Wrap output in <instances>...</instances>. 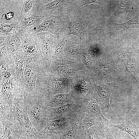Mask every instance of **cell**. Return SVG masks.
Segmentation results:
<instances>
[{
    "instance_id": "6da1fadb",
    "label": "cell",
    "mask_w": 139,
    "mask_h": 139,
    "mask_svg": "<svg viewBox=\"0 0 139 139\" xmlns=\"http://www.w3.org/2000/svg\"><path fill=\"white\" fill-rule=\"evenodd\" d=\"M26 65L17 84L24 96L27 104L47 95L48 74L47 62L39 50L36 57L26 58Z\"/></svg>"
},
{
    "instance_id": "7a4b0ae2",
    "label": "cell",
    "mask_w": 139,
    "mask_h": 139,
    "mask_svg": "<svg viewBox=\"0 0 139 139\" xmlns=\"http://www.w3.org/2000/svg\"><path fill=\"white\" fill-rule=\"evenodd\" d=\"M87 6L81 7L77 5L66 13L71 19L67 27L69 30V35H76L79 37L80 41L84 43L89 40L87 29L92 18Z\"/></svg>"
},
{
    "instance_id": "3957f363",
    "label": "cell",
    "mask_w": 139,
    "mask_h": 139,
    "mask_svg": "<svg viewBox=\"0 0 139 139\" xmlns=\"http://www.w3.org/2000/svg\"><path fill=\"white\" fill-rule=\"evenodd\" d=\"M63 12L57 11L44 22L30 30L24 31L34 34L40 32H46L57 37L69 33L63 20Z\"/></svg>"
},
{
    "instance_id": "277c9868",
    "label": "cell",
    "mask_w": 139,
    "mask_h": 139,
    "mask_svg": "<svg viewBox=\"0 0 139 139\" xmlns=\"http://www.w3.org/2000/svg\"><path fill=\"white\" fill-rule=\"evenodd\" d=\"M45 98H40L27 104V113L29 119L39 132L45 128L49 121L45 114L46 108Z\"/></svg>"
},
{
    "instance_id": "5b68a950",
    "label": "cell",
    "mask_w": 139,
    "mask_h": 139,
    "mask_svg": "<svg viewBox=\"0 0 139 139\" xmlns=\"http://www.w3.org/2000/svg\"><path fill=\"white\" fill-rule=\"evenodd\" d=\"M24 0H0V22L6 24L20 22Z\"/></svg>"
},
{
    "instance_id": "8992f818",
    "label": "cell",
    "mask_w": 139,
    "mask_h": 139,
    "mask_svg": "<svg viewBox=\"0 0 139 139\" xmlns=\"http://www.w3.org/2000/svg\"><path fill=\"white\" fill-rule=\"evenodd\" d=\"M81 113L69 112L59 119L49 121L45 128L40 132L41 133H56L60 136L72 127Z\"/></svg>"
},
{
    "instance_id": "52a82bcc",
    "label": "cell",
    "mask_w": 139,
    "mask_h": 139,
    "mask_svg": "<svg viewBox=\"0 0 139 139\" xmlns=\"http://www.w3.org/2000/svg\"><path fill=\"white\" fill-rule=\"evenodd\" d=\"M81 101V110L82 112L95 116L100 120L103 125L110 127L112 123L102 114L101 110L102 104L95 93L86 95Z\"/></svg>"
},
{
    "instance_id": "ba28073f",
    "label": "cell",
    "mask_w": 139,
    "mask_h": 139,
    "mask_svg": "<svg viewBox=\"0 0 139 139\" xmlns=\"http://www.w3.org/2000/svg\"><path fill=\"white\" fill-rule=\"evenodd\" d=\"M81 100L74 97L70 101L62 106L46 108L45 114L49 121L59 119L68 112H82L81 110Z\"/></svg>"
},
{
    "instance_id": "9c48e42d",
    "label": "cell",
    "mask_w": 139,
    "mask_h": 139,
    "mask_svg": "<svg viewBox=\"0 0 139 139\" xmlns=\"http://www.w3.org/2000/svg\"><path fill=\"white\" fill-rule=\"evenodd\" d=\"M38 50L47 63L51 59L53 46L57 37L46 32H40L34 34Z\"/></svg>"
},
{
    "instance_id": "30bf717a",
    "label": "cell",
    "mask_w": 139,
    "mask_h": 139,
    "mask_svg": "<svg viewBox=\"0 0 139 139\" xmlns=\"http://www.w3.org/2000/svg\"><path fill=\"white\" fill-rule=\"evenodd\" d=\"M11 117L17 119L21 124L28 117L26 102L23 93L17 84L13 99Z\"/></svg>"
},
{
    "instance_id": "8fae6325",
    "label": "cell",
    "mask_w": 139,
    "mask_h": 139,
    "mask_svg": "<svg viewBox=\"0 0 139 139\" xmlns=\"http://www.w3.org/2000/svg\"><path fill=\"white\" fill-rule=\"evenodd\" d=\"M55 11L51 10L36 11L20 21L18 26V30L25 31L32 29L45 21Z\"/></svg>"
},
{
    "instance_id": "7c38bea8",
    "label": "cell",
    "mask_w": 139,
    "mask_h": 139,
    "mask_svg": "<svg viewBox=\"0 0 139 139\" xmlns=\"http://www.w3.org/2000/svg\"><path fill=\"white\" fill-rule=\"evenodd\" d=\"M0 79V100L7 102L11 110L16 88L17 76L13 75L8 77H2Z\"/></svg>"
},
{
    "instance_id": "4fadbf2b",
    "label": "cell",
    "mask_w": 139,
    "mask_h": 139,
    "mask_svg": "<svg viewBox=\"0 0 139 139\" xmlns=\"http://www.w3.org/2000/svg\"><path fill=\"white\" fill-rule=\"evenodd\" d=\"M25 58H34L37 55L38 49L35 40L34 34L28 32L18 31Z\"/></svg>"
},
{
    "instance_id": "5bb4252c",
    "label": "cell",
    "mask_w": 139,
    "mask_h": 139,
    "mask_svg": "<svg viewBox=\"0 0 139 139\" xmlns=\"http://www.w3.org/2000/svg\"><path fill=\"white\" fill-rule=\"evenodd\" d=\"M77 5V0H54L39 7L37 11L48 10L56 11H60L64 13H66L73 7Z\"/></svg>"
},
{
    "instance_id": "9a60e30c",
    "label": "cell",
    "mask_w": 139,
    "mask_h": 139,
    "mask_svg": "<svg viewBox=\"0 0 139 139\" xmlns=\"http://www.w3.org/2000/svg\"><path fill=\"white\" fill-rule=\"evenodd\" d=\"M72 94L59 93L51 95L47 94L45 99L46 108L56 107L62 106L71 101L74 97Z\"/></svg>"
},
{
    "instance_id": "2e32d148",
    "label": "cell",
    "mask_w": 139,
    "mask_h": 139,
    "mask_svg": "<svg viewBox=\"0 0 139 139\" xmlns=\"http://www.w3.org/2000/svg\"><path fill=\"white\" fill-rule=\"evenodd\" d=\"M42 0H24L19 18L20 21L33 14L37 11L41 6L51 1Z\"/></svg>"
},
{
    "instance_id": "e0dca14e",
    "label": "cell",
    "mask_w": 139,
    "mask_h": 139,
    "mask_svg": "<svg viewBox=\"0 0 139 139\" xmlns=\"http://www.w3.org/2000/svg\"><path fill=\"white\" fill-rule=\"evenodd\" d=\"M110 127L120 129L129 134L134 139H139V133L131 120L128 109L125 120L123 122L118 124L112 123L110 124Z\"/></svg>"
},
{
    "instance_id": "ac0fdd59",
    "label": "cell",
    "mask_w": 139,
    "mask_h": 139,
    "mask_svg": "<svg viewBox=\"0 0 139 139\" xmlns=\"http://www.w3.org/2000/svg\"><path fill=\"white\" fill-rule=\"evenodd\" d=\"M2 124L5 133L8 139H19L20 124L17 119L11 117L10 120L5 124Z\"/></svg>"
},
{
    "instance_id": "d6986e66",
    "label": "cell",
    "mask_w": 139,
    "mask_h": 139,
    "mask_svg": "<svg viewBox=\"0 0 139 139\" xmlns=\"http://www.w3.org/2000/svg\"><path fill=\"white\" fill-rule=\"evenodd\" d=\"M50 76L47 79V91L48 94L53 95L66 92L68 89L66 88L60 79L56 76Z\"/></svg>"
},
{
    "instance_id": "ffe728a7",
    "label": "cell",
    "mask_w": 139,
    "mask_h": 139,
    "mask_svg": "<svg viewBox=\"0 0 139 139\" xmlns=\"http://www.w3.org/2000/svg\"><path fill=\"white\" fill-rule=\"evenodd\" d=\"M20 136L28 138H39L40 135L30 120L28 116L20 125Z\"/></svg>"
},
{
    "instance_id": "44dd1931",
    "label": "cell",
    "mask_w": 139,
    "mask_h": 139,
    "mask_svg": "<svg viewBox=\"0 0 139 139\" xmlns=\"http://www.w3.org/2000/svg\"><path fill=\"white\" fill-rule=\"evenodd\" d=\"M102 124L100 120L96 117L86 113L85 117L80 125L77 134L84 133L91 127Z\"/></svg>"
},
{
    "instance_id": "7402d4cb",
    "label": "cell",
    "mask_w": 139,
    "mask_h": 139,
    "mask_svg": "<svg viewBox=\"0 0 139 139\" xmlns=\"http://www.w3.org/2000/svg\"><path fill=\"white\" fill-rule=\"evenodd\" d=\"M16 68L17 78L22 74L25 67V55L23 49L12 54Z\"/></svg>"
},
{
    "instance_id": "603a6c76",
    "label": "cell",
    "mask_w": 139,
    "mask_h": 139,
    "mask_svg": "<svg viewBox=\"0 0 139 139\" xmlns=\"http://www.w3.org/2000/svg\"><path fill=\"white\" fill-rule=\"evenodd\" d=\"M69 36L68 33L57 37L53 47L51 59L57 58L62 55L63 49Z\"/></svg>"
},
{
    "instance_id": "cb8c5ba5",
    "label": "cell",
    "mask_w": 139,
    "mask_h": 139,
    "mask_svg": "<svg viewBox=\"0 0 139 139\" xmlns=\"http://www.w3.org/2000/svg\"><path fill=\"white\" fill-rule=\"evenodd\" d=\"M86 139H105V126L102 124L93 126L85 133Z\"/></svg>"
},
{
    "instance_id": "d4e9b609",
    "label": "cell",
    "mask_w": 139,
    "mask_h": 139,
    "mask_svg": "<svg viewBox=\"0 0 139 139\" xmlns=\"http://www.w3.org/2000/svg\"><path fill=\"white\" fill-rule=\"evenodd\" d=\"M6 47L8 52L12 54L15 52L23 49L21 39L18 31L9 37Z\"/></svg>"
},
{
    "instance_id": "484cf974",
    "label": "cell",
    "mask_w": 139,
    "mask_h": 139,
    "mask_svg": "<svg viewBox=\"0 0 139 139\" xmlns=\"http://www.w3.org/2000/svg\"><path fill=\"white\" fill-rule=\"evenodd\" d=\"M86 113L82 112L79 115L78 118L74 124L67 132L60 136L59 139H76L80 125L85 117Z\"/></svg>"
},
{
    "instance_id": "4316f807",
    "label": "cell",
    "mask_w": 139,
    "mask_h": 139,
    "mask_svg": "<svg viewBox=\"0 0 139 139\" xmlns=\"http://www.w3.org/2000/svg\"><path fill=\"white\" fill-rule=\"evenodd\" d=\"M19 23L18 22L6 24L0 22V38L7 37L16 33Z\"/></svg>"
},
{
    "instance_id": "83f0119b",
    "label": "cell",
    "mask_w": 139,
    "mask_h": 139,
    "mask_svg": "<svg viewBox=\"0 0 139 139\" xmlns=\"http://www.w3.org/2000/svg\"><path fill=\"white\" fill-rule=\"evenodd\" d=\"M85 43L80 41L75 42L66 41L65 45V52L66 54L71 56H76L80 53L81 48Z\"/></svg>"
},
{
    "instance_id": "f1b7e54d",
    "label": "cell",
    "mask_w": 139,
    "mask_h": 139,
    "mask_svg": "<svg viewBox=\"0 0 139 139\" xmlns=\"http://www.w3.org/2000/svg\"><path fill=\"white\" fill-rule=\"evenodd\" d=\"M114 27L116 30L124 32L126 30L133 28H139V15L135 16L126 22L120 23H115Z\"/></svg>"
},
{
    "instance_id": "f546056e",
    "label": "cell",
    "mask_w": 139,
    "mask_h": 139,
    "mask_svg": "<svg viewBox=\"0 0 139 139\" xmlns=\"http://www.w3.org/2000/svg\"><path fill=\"white\" fill-rule=\"evenodd\" d=\"M129 5L127 1L121 3L117 9L107 20V22L110 23H116L120 16L127 10Z\"/></svg>"
},
{
    "instance_id": "4dcf8cb0",
    "label": "cell",
    "mask_w": 139,
    "mask_h": 139,
    "mask_svg": "<svg viewBox=\"0 0 139 139\" xmlns=\"http://www.w3.org/2000/svg\"><path fill=\"white\" fill-rule=\"evenodd\" d=\"M0 122L4 124L11 119V111L9 104L6 102L0 100Z\"/></svg>"
},
{
    "instance_id": "1f68e13d",
    "label": "cell",
    "mask_w": 139,
    "mask_h": 139,
    "mask_svg": "<svg viewBox=\"0 0 139 139\" xmlns=\"http://www.w3.org/2000/svg\"><path fill=\"white\" fill-rule=\"evenodd\" d=\"M73 90L77 95H83L89 92L90 89L88 84L85 82L82 81L75 84Z\"/></svg>"
},
{
    "instance_id": "d6a6232c",
    "label": "cell",
    "mask_w": 139,
    "mask_h": 139,
    "mask_svg": "<svg viewBox=\"0 0 139 139\" xmlns=\"http://www.w3.org/2000/svg\"><path fill=\"white\" fill-rule=\"evenodd\" d=\"M40 133L39 139H59L60 138V136L56 133Z\"/></svg>"
},
{
    "instance_id": "836d02e7",
    "label": "cell",
    "mask_w": 139,
    "mask_h": 139,
    "mask_svg": "<svg viewBox=\"0 0 139 139\" xmlns=\"http://www.w3.org/2000/svg\"><path fill=\"white\" fill-rule=\"evenodd\" d=\"M93 3L98 4L101 5V1L100 0H77V4L78 6L82 7L85 5L88 6Z\"/></svg>"
},
{
    "instance_id": "e575fe53",
    "label": "cell",
    "mask_w": 139,
    "mask_h": 139,
    "mask_svg": "<svg viewBox=\"0 0 139 139\" xmlns=\"http://www.w3.org/2000/svg\"><path fill=\"white\" fill-rule=\"evenodd\" d=\"M105 127V139H115L112 135L110 129V128L108 126Z\"/></svg>"
},
{
    "instance_id": "d590c367",
    "label": "cell",
    "mask_w": 139,
    "mask_h": 139,
    "mask_svg": "<svg viewBox=\"0 0 139 139\" xmlns=\"http://www.w3.org/2000/svg\"><path fill=\"white\" fill-rule=\"evenodd\" d=\"M0 126V139H8L5 133L3 125L1 122Z\"/></svg>"
},
{
    "instance_id": "8d00e7d4",
    "label": "cell",
    "mask_w": 139,
    "mask_h": 139,
    "mask_svg": "<svg viewBox=\"0 0 139 139\" xmlns=\"http://www.w3.org/2000/svg\"><path fill=\"white\" fill-rule=\"evenodd\" d=\"M76 139H86L85 135V133L80 134H77L76 136Z\"/></svg>"
},
{
    "instance_id": "74e56055",
    "label": "cell",
    "mask_w": 139,
    "mask_h": 139,
    "mask_svg": "<svg viewBox=\"0 0 139 139\" xmlns=\"http://www.w3.org/2000/svg\"><path fill=\"white\" fill-rule=\"evenodd\" d=\"M19 139H39V138H28L20 136Z\"/></svg>"
}]
</instances>
